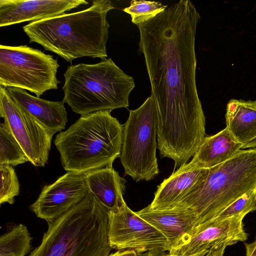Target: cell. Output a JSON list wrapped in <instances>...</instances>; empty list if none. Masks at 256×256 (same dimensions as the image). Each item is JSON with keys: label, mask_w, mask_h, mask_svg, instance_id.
Returning a JSON list of instances; mask_svg holds the SVG:
<instances>
[{"label": "cell", "mask_w": 256, "mask_h": 256, "mask_svg": "<svg viewBox=\"0 0 256 256\" xmlns=\"http://www.w3.org/2000/svg\"><path fill=\"white\" fill-rule=\"evenodd\" d=\"M84 174L89 192L108 212L117 211L126 204L123 198L126 180L112 166L96 169Z\"/></svg>", "instance_id": "obj_16"}, {"label": "cell", "mask_w": 256, "mask_h": 256, "mask_svg": "<svg viewBox=\"0 0 256 256\" xmlns=\"http://www.w3.org/2000/svg\"><path fill=\"white\" fill-rule=\"evenodd\" d=\"M32 237L27 227L18 224L0 238V256H25L32 250Z\"/></svg>", "instance_id": "obj_20"}, {"label": "cell", "mask_w": 256, "mask_h": 256, "mask_svg": "<svg viewBox=\"0 0 256 256\" xmlns=\"http://www.w3.org/2000/svg\"><path fill=\"white\" fill-rule=\"evenodd\" d=\"M108 238L112 248L169 252L170 246L158 230L131 210L126 204L116 212H108Z\"/></svg>", "instance_id": "obj_10"}, {"label": "cell", "mask_w": 256, "mask_h": 256, "mask_svg": "<svg viewBox=\"0 0 256 256\" xmlns=\"http://www.w3.org/2000/svg\"><path fill=\"white\" fill-rule=\"evenodd\" d=\"M209 168H199L189 162L181 166L158 186L152 203L154 210H166L172 208L208 174Z\"/></svg>", "instance_id": "obj_14"}, {"label": "cell", "mask_w": 256, "mask_h": 256, "mask_svg": "<svg viewBox=\"0 0 256 256\" xmlns=\"http://www.w3.org/2000/svg\"><path fill=\"white\" fill-rule=\"evenodd\" d=\"M136 254L133 250H117L110 254L109 256H136Z\"/></svg>", "instance_id": "obj_27"}, {"label": "cell", "mask_w": 256, "mask_h": 256, "mask_svg": "<svg viewBox=\"0 0 256 256\" xmlns=\"http://www.w3.org/2000/svg\"><path fill=\"white\" fill-rule=\"evenodd\" d=\"M114 8L110 0H94L82 10L30 22L22 28L30 43L40 44L68 62L82 57L102 60L108 56L106 16Z\"/></svg>", "instance_id": "obj_2"}, {"label": "cell", "mask_w": 256, "mask_h": 256, "mask_svg": "<svg viewBox=\"0 0 256 256\" xmlns=\"http://www.w3.org/2000/svg\"><path fill=\"white\" fill-rule=\"evenodd\" d=\"M254 188L256 148L240 150L228 160L209 168L204 178L171 209L192 214L196 220L194 230L213 220L225 208Z\"/></svg>", "instance_id": "obj_5"}, {"label": "cell", "mask_w": 256, "mask_h": 256, "mask_svg": "<svg viewBox=\"0 0 256 256\" xmlns=\"http://www.w3.org/2000/svg\"><path fill=\"white\" fill-rule=\"evenodd\" d=\"M243 219L212 221L195 229L168 252L175 256H223L228 246L247 240Z\"/></svg>", "instance_id": "obj_11"}, {"label": "cell", "mask_w": 256, "mask_h": 256, "mask_svg": "<svg viewBox=\"0 0 256 256\" xmlns=\"http://www.w3.org/2000/svg\"><path fill=\"white\" fill-rule=\"evenodd\" d=\"M64 76L62 100L81 116L127 108L130 93L135 86L133 78L111 58L96 64L70 65Z\"/></svg>", "instance_id": "obj_6"}, {"label": "cell", "mask_w": 256, "mask_h": 256, "mask_svg": "<svg viewBox=\"0 0 256 256\" xmlns=\"http://www.w3.org/2000/svg\"><path fill=\"white\" fill-rule=\"evenodd\" d=\"M0 204L8 202L12 204L14 198L20 193V183L16 172L12 166L0 165Z\"/></svg>", "instance_id": "obj_24"}, {"label": "cell", "mask_w": 256, "mask_h": 256, "mask_svg": "<svg viewBox=\"0 0 256 256\" xmlns=\"http://www.w3.org/2000/svg\"><path fill=\"white\" fill-rule=\"evenodd\" d=\"M136 212L164 234L170 249L196 227L195 217L182 210H154L148 205Z\"/></svg>", "instance_id": "obj_17"}, {"label": "cell", "mask_w": 256, "mask_h": 256, "mask_svg": "<svg viewBox=\"0 0 256 256\" xmlns=\"http://www.w3.org/2000/svg\"><path fill=\"white\" fill-rule=\"evenodd\" d=\"M60 65L52 56L28 46H0V86L26 90L40 98L56 90Z\"/></svg>", "instance_id": "obj_8"}, {"label": "cell", "mask_w": 256, "mask_h": 256, "mask_svg": "<svg viewBox=\"0 0 256 256\" xmlns=\"http://www.w3.org/2000/svg\"><path fill=\"white\" fill-rule=\"evenodd\" d=\"M246 256H256V239L251 243H244Z\"/></svg>", "instance_id": "obj_26"}, {"label": "cell", "mask_w": 256, "mask_h": 256, "mask_svg": "<svg viewBox=\"0 0 256 256\" xmlns=\"http://www.w3.org/2000/svg\"><path fill=\"white\" fill-rule=\"evenodd\" d=\"M256 210V188H254L246 192L225 208L212 221L230 218H244L247 214Z\"/></svg>", "instance_id": "obj_23"}, {"label": "cell", "mask_w": 256, "mask_h": 256, "mask_svg": "<svg viewBox=\"0 0 256 256\" xmlns=\"http://www.w3.org/2000/svg\"><path fill=\"white\" fill-rule=\"evenodd\" d=\"M225 118L226 128L242 144L256 136V100H230Z\"/></svg>", "instance_id": "obj_19"}, {"label": "cell", "mask_w": 256, "mask_h": 256, "mask_svg": "<svg viewBox=\"0 0 256 256\" xmlns=\"http://www.w3.org/2000/svg\"><path fill=\"white\" fill-rule=\"evenodd\" d=\"M40 244L28 256H109L108 212L88 192L67 212L47 222Z\"/></svg>", "instance_id": "obj_3"}, {"label": "cell", "mask_w": 256, "mask_h": 256, "mask_svg": "<svg viewBox=\"0 0 256 256\" xmlns=\"http://www.w3.org/2000/svg\"><path fill=\"white\" fill-rule=\"evenodd\" d=\"M30 162L26 153L7 128L0 124V165H17Z\"/></svg>", "instance_id": "obj_21"}, {"label": "cell", "mask_w": 256, "mask_h": 256, "mask_svg": "<svg viewBox=\"0 0 256 256\" xmlns=\"http://www.w3.org/2000/svg\"><path fill=\"white\" fill-rule=\"evenodd\" d=\"M246 148H256V136L248 142L242 145L241 150Z\"/></svg>", "instance_id": "obj_28"}, {"label": "cell", "mask_w": 256, "mask_h": 256, "mask_svg": "<svg viewBox=\"0 0 256 256\" xmlns=\"http://www.w3.org/2000/svg\"><path fill=\"white\" fill-rule=\"evenodd\" d=\"M0 116L18 141L30 162L44 167L48 162L52 140L55 134L30 116L0 86Z\"/></svg>", "instance_id": "obj_9"}, {"label": "cell", "mask_w": 256, "mask_h": 256, "mask_svg": "<svg viewBox=\"0 0 256 256\" xmlns=\"http://www.w3.org/2000/svg\"><path fill=\"white\" fill-rule=\"evenodd\" d=\"M87 4L84 0H0V26L40 20Z\"/></svg>", "instance_id": "obj_13"}, {"label": "cell", "mask_w": 256, "mask_h": 256, "mask_svg": "<svg viewBox=\"0 0 256 256\" xmlns=\"http://www.w3.org/2000/svg\"><path fill=\"white\" fill-rule=\"evenodd\" d=\"M88 192L84 174L67 172L52 184L45 186L30 208L48 222L74 206Z\"/></svg>", "instance_id": "obj_12"}, {"label": "cell", "mask_w": 256, "mask_h": 256, "mask_svg": "<svg viewBox=\"0 0 256 256\" xmlns=\"http://www.w3.org/2000/svg\"><path fill=\"white\" fill-rule=\"evenodd\" d=\"M167 7L159 2L132 0L122 10L131 16L132 22L137 26L155 18Z\"/></svg>", "instance_id": "obj_22"}, {"label": "cell", "mask_w": 256, "mask_h": 256, "mask_svg": "<svg viewBox=\"0 0 256 256\" xmlns=\"http://www.w3.org/2000/svg\"><path fill=\"white\" fill-rule=\"evenodd\" d=\"M136 256H175L166 251L152 250L136 254Z\"/></svg>", "instance_id": "obj_25"}, {"label": "cell", "mask_w": 256, "mask_h": 256, "mask_svg": "<svg viewBox=\"0 0 256 256\" xmlns=\"http://www.w3.org/2000/svg\"><path fill=\"white\" fill-rule=\"evenodd\" d=\"M7 89L20 106L48 130L56 134L65 128L68 119L63 100H44L30 94L22 88Z\"/></svg>", "instance_id": "obj_15"}, {"label": "cell", "mask_w": 256, "mask_h": 256, "mask_svg": "<svg viewBox=\"0 0 256 256\" xmlns=\"http://www.w3.org/2000/svg\"><path fill=\"white\" fill-rule=\"evenodd\" d=\"M242 144L226 128L218 133L205 136L189 164L199 168H210L234 156Z\"/></svg>", "instance_id": "obj_18"}, {"label": "cell", "mask_w": 256, "mask_h": 256, "mask_svg": "<svg viewBox=\"0 0 256 256\" xmlns=\"http://www.w3.org/2000/svg\"><path fill=\"white\" fill-rule=\"evenodd\" d=\"M157 109L151 94L138 108L130 111L123 125L120 159L124 172L136 182L159 174L156 150Z\"/></svg>", "instance_id": "obj_7"}, {"label": "cell", "mask_w": 256, "mask_h": 256, "mask_svg": "<svg viewBox=\"0 0 256 256\" xmlns=\"http://www.w3.org/2000/svg\"><path fill=\"white\" fill-rule=\"evenodd\" d=\"M110 112L100 110L81 116L56 136L54 144L64 170L84 174L112 166L120 157L123 126Z\"/></svg>", "instance_id": "obj_4"}, {"label": "cell", "mask_w": 256, "mask_h": 256, "mask_svg": "<svg viewBox=\"0 0 256 256\" xmlns=\"http://www.w3.org/2000/svg\"><path fill=\"white\" fill-rule=\"evenodd\" d=\"M200 15L189 0L172 4L137 25L157 109L158 148L176 164L194 156L206 134L196 86L195 38Z\"/></svg>", "instance_id": "obj_1"}]
</instances>
